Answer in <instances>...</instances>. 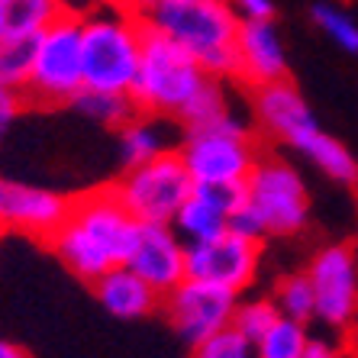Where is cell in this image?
Returning <instances> with one entry per match:
<instances>
[{
	"instance_id": "6da1fadb",
	"label": "cell",
	"mask_w": 358,
	"mask_h": 358,
	"mask_svg": "<svg viewBox=\"0 0 358 358\" xmlns=\"http://www.w3.org/2000/svg\"><path fill=\"white\" fill-rule=\"evenodd\" d=\"M139 220L126 210L113 184L71 197L65 223L45 242L75 278L94 284L110 268L126 265L139 239Z\"/></svg>"
},
{
	"instance_id": "7a4b0ae2",
	"label": "cell",
	"mask_w": 358,
	"mask_h": 358,
	"mask_svg": "<svg viewBox=\"0 0 358 358\" xmlns=\"http://www.w3.org/2000/svg\"><path fill=\"white\" fill-rule=\"evenodd\" d=\"M142 23L175 39L203 65L210 78L239 81V26L229 0H155Z\"/></svg>"
},
{
	"instance_id": "3957f363",
	"label": "cell",
	"mask_w": 358,
	"mask_h": 358,
	"mask_svg": "<svg viewBox=\"0 0 358 358\" xmlns=\"http://www.w3.org/2000/svg\"><path fill=\"white\" fill-rule=\"evenodd\" d=\"M84 87L129 94L139 71L145 23L136 13L94 0L84 10Z\"/></svg>"
},
{
	"instance_id": "277c9868",
	"label": "cell",
	"mask_w": 358,
	"mask_h": 358,
	"mask_svg": "<svg viewBox=\"0 0 358 358\" xmlns=\"http://www.w3.org/2000/svg\"><path fill=\"white\" fill-rule=\"evenodd\" d=\"M207 78L210 75L203 71V65L184 45L145 26L139 71H136L133 91H129L139 113L178 120L181 110L187 107V100L203 87Z\"/></svg>"
},
{
	"instance_id": "5b68a950",
	"label": "cell",
	"mask_w": 358,
	"mask_h": 358,
	"mask_svg": "<svg viewBox=\"0 0 358 358\" xmlns=\"http://www.w3.org/2000/svg\"><path fill=\"white\" fill-rule=\"evenodd\" d=\"M84 87V17L62 13L33 42V68L26 81L29 107H71Z\"/></svg>"
},
{
	"instance_id": "8992f818",
	"label": "cell",
	"mask_w": 358,
	"mask_h": 358,
	"mask_svg": "<svg viewBox=\"0 0 358 358\" xmlns=\"http://www.w3.org/2000/svg\"><path fill=\"white\" fill-rule=\"evenodd\" d=\"M181 159L191 171L194 184H220V181H249L252 168L259 162V139L245 120L229 110L217 123L184 129Z\"/></svg>"
},
{
	"instance_id": "52a82bcc",
	"label": "cell",
	"mask_w": 358,
	"mask_h": 358,
	"mask_svg": "<svg viewBox=\"0 0 358 358\" xmlns=\"http://www.w3.org/2000/svg\"><path fill=\"white\" fill-rule=\"evenodd\" d=\"M113 191L139 223H171L184 200L194 194V178L181 152L168 149L145 165L123 168V175L113 181Z\"/></svg>"
},
{
	"instance_id": "ba28073f",
	"label": "cell",
	"mask_w": 358,
	"mask_h": 358,
	"mask_svg": "<svg viewBox=\"0 0 358 358\" xmlns=\"http://www.w3.org/2000/svg\"><path fill=\"white\" fill-rule=\"evenodd\" d=\"M245 187L252 210L265 220L268 236H297L300 229H307L310 191L287 159L262 152Z\"/></svg>"
},
{
	"instance_id": "9c48e42d",
	"label": "cell",
	"mask_w": 358,
	"mask_h": 358,
	"mask_svg": "<svg viewBox=\"0 0 358 358\" xmlns=\"http://www.w3.org/2000/svg\"><path fill=\"white\" fill-rule=\"evenodd\" d=\"M239 297L242 294L229 291V287H220V284L184 278L175 291L165 294L162 313L168 317L171 329L194 349L203 339L233 326V313L239 307Z\"/></svg>"
},
{
	"instance_id": "30bf717a",
	"label": "cell",
	"mask_w": 358,
	"mask_h": 358,
	"mask_svg": "<svg viewBox=\"0 0 358 358\" xmlns=\"http://www.w3.org/2000/svg\"><path fill=\"white\" fill-rule=\"evenodd\" d=\"M317 291V320L329 329H352L358 323V249L333 242L307 262Z\"/></svg>"
},
{
	"instance_id": "8fae6325",
	"label": "cell",
	"mask_w": 358,
	"mask_h": 358,
	"mask_svg": "<svg viewBox=\"0 0 358 358\" xmlns=\"http://www.w3.org/2000/svg\"><path fill=\"white\" fill-rule=\"evenodd\" d=\"M262 265V242L245 239L236 229H226L223 236L210 242L187 245V278L210 281L220 287H229L236 294H245L259 275Z\"/></svg>"
},
{
	"instance_id": "7c38bea8",
	"label": "cell",
	"mask_w": 358,
	"mask_h": 358,
	"mask_svg": "<svg viewBox=\"0 0 358 358\" xmlns=\"http://www.w3.org/2000/svg\"><path fill=\"white\" fill-rule=\"evenodd\" d=\"M71 197L13 178H0V233H23L49 242L65 223Z\"/></svg>"
},
{
	"instance_id": "4fadbf2b",
	"label": "cell",
	"mask_w": 358,
	"mask_h": 358,
	"mask_svg": "<svg viewBox=\"0 0 358 358\" xmlns=\"http://www.w3.org/2000/svg\"><path fill=\"white\" fill-rule=\"evenodd\" d=\"M126 265L165 297L187 278V242L171 223H142Z\"/></svg>"
},
{
	"instance_id": "5bb4252c",
	"label": "cell",
	"mask_w": 358,
	"mask_h": 358,
	"mask_svg": "<svg viewBox=\"0 0 358 358\" xmlns=\"http://www.w3.org/2000/svg\"><path fill=\"white\" fill-rule=\"evenodd\" d=\"M252 113H255V123L262 133L268 139L284 142V145H294L303 133L320 126L310 103L303 100L300 87L291 78L265 84V87H252Z\"/></svg>"
},
{
	"instance_id": "9a60e30c",
	"label": "cell",
	"mask_w": 358,
	"mask_h": 358,
	"mask_svg": "<svg viewBox=\"0 0 358 358\" xmlns=\"http://www.w3.org/2000/svg\"><path fill=\"white\" fill-rule=\"evenodd\" d=\"M236 49H239V81L245 87H265L291 78V62L275 20H245L239 26Z\"/></svg>"
},
{
	"instance_id": "2e32d148",
	"label": "cell",
	"mask_w": 358,
	"mask_h": 358,
	"mask_svg": "<svg viewBox=\"0 0 358 358\" xmlns=\"http://www.w3.org/2000/svg\"><path fill=\"white\" fill-rule=\"evenodd\" d=\"M91 287H94V297H97L100 307L117 320L152 317V313L162 310V300H165L149 281H142L129 265L110 268L107 275H100Z\"/></svg>"
},
{
	"instance_id": "e0dca14e",
	"label": "cell",
	"mask_w": 358,
	"mask_h": 358,
	"mask_svg": "<svg viewBox=\"0 0 358 358\" xmlns=\"http://www.w3.org/2000/svg\"><path fill=\"white\" fill-rule=\"evenodd\" d=\"M300 152L313 168H320L326 178H333L342 187H358V159L342 145L336 136L323 133V126H313L310 133H303L291 145Z\"/></svg>"
},
{
	"instance_id": "ac0fdd59",
	"label": "cell",
	"mask_w": 358,
	"mask_h": 358,
	"mask_svg": "<svg viewBox=\"0 0 358 358\" xmlns=\"http://www.w3.org/2000/svg\"><path fill=\"white\" fill-rule=\"evenodd\" d=\"M68 10V0H0V39H36Z\"/></svg>"
},
{
	"instance_id": "d6986e66",
	"label": "cell",
	"mask_w": 358,
	"mask_h": 358,
	"mask_svg": "<svg viewBox=\"0 0 358 358\" xmlns=\"http://www.w3.org/2000/svg\"><path fill=\"white\" fill-rule=\"evenodd\" d=\"M117 149H120V162L123 168H136L145 162L159 159L162 152H168L165 145V133L155 123L152 113H136L129 123H123L117 129Z\"/></svg>"
},
{
	"instance_id": "ffe728a7",
	"label": "cell",
	"mask_w": 358,
	"mask_h": 358,
	"mask_svg": "<svg viewBox=\"0 0 358 358\" xmlns=\"http://www.w3.org/2000/svg\"><path fill=\"white\" fill-rule=\"evenodd\" d=\"M171 226L187 245H194V242H210L223 236L229 229V217L220 207H213L210 200H203L200 194H191L184 200V207L178 210V217L171 220Z\"/></svg>"
},
{
	"instance_id": "44dd1931",
	"label": "cell",
	"mask_w": 358,
	"mask_h": 358,
	"mask_svg": "<svg viewBox=\"0 0 358 358\" xmlns=\"http://www.w3.org/2000/svg\"><path fill=\"white\" fill-rule=\"evenodd\" d=\"M71 107H75L78 113H84L87 120H94V123L110 126V129H120V126L129 123V120L139 113L133 94L94 91V87H81L78 97L71 100Z\"/></svg>"
},
{
	"instance_id": "7402d4cb",
	"label": "cell",
	"mask_w": 358,
	"mask_h": 358,
	"mask_svg": "<svg viewBox=\"0 0 358 358\" xmlns=\"http://www.w3.org/2000/svg\"><path fill=\"white\" fill-rule=\"evenodd\" d=\"M275 303L281 310V317H291L297 323H310L317 320V291H313V281H310L307 268L303 271H291L275 284Z\"/></svg>"
},
{
	"instance_id": "603a6c76",
	"label": "cell",
	"mask_w": 358,
	"mask_h": 358,
	"mask_svg": "<svg viewBox=\"0 0 358 358\" xmlns=\"http://www.w3.org/2000/svg\"><path fill=\"white\" fill-rule=\"evenodd\" d=\"M226 113H229V97H226L223 81H220V78H207L203 87L187 100V107L181 110L178 123H181L184 129H200V126L217 123Z\"/></svg>"
},
{
	"instance_id": "cb8c5ba5",
	"label": "cell",
	"mask_w": 358,
	"mask_h": 358,
	"mask_svg": "<svg viewBox=\"0 0 358 358\" xmlns=\"http://www.w3.org/2000/svg\"><path fill=\"white\" fill-rule=\"evenodd\" d=\"M307 342H310L307 323L281 317L259 342H255V358H303Z\"/></svg>"
},
{
	"instance_id": "d4e9b609",
	"label": "cell",
	"mask_w": 358,
	"mask_h": 358,
	"mask_svg": "<svg viewBox=\"0 0 358 358\" xmlns=\"http://www.w3.org/2000/svg\"><path fill=\"white\" fill-rule=\"evenodd\" d=\"M310 17L345 55H358V23L342 7H336L329 0H320V3H313Z\"/></svg>"
},
{
	"instance_id": "484cf974",
	"label": "cell",
	"mask_w": 358,
	"mask_h": 358,
	"mask_svg": "<svg viewBox=\"0 0 358 358\" xmlns=\"http://www.w3.org/2000/svg\"><path fill=\"white\" fill-rule=\"evenodd\" d=\"M281 320L275 297H259V300H239V307L233 313V329L242 333L249 342H259L271 326Z\"/></svg>"
},
{
	"instance_id": "4316f807",
	"label": "cell",
	"mask_w": 358,
	"mask_h": 358,
	"mask_svg": "<svg viewBox=\"0 0 358 358\" xmlns=\"http://www.w3.org/2000/svg\"><path fill=\"white\" fill-rule=\"evenodd\" d=\"M33 42L36 39H0V87H26L33 68Z\"/></svg>"
},
{
	"instance_id": "83f0119b",
	"label": "cell",
	"mask_w": 358,
	"mask_h": 358,
	"mask_svg": "<svg viewBox=\"0 0 358 358\" xmlns=\"http://www.w3.org/2000/svg\"><path fill=\"white\" fill-rule=\"evenodd\" d=\"M194 358H255V342H249L233 326L194 345Z\"/></svg>"
},
{
	"instance_id": "f1b7e54d",
	"label": "cell",
	"mask_w": 358,
	"mask_h": 358,
	"mask_svg": "<svg viewBox=\"0 0 358 358\" xmlns=\"http://www.w3.org/2000/svg\"><path fill=\"white\" fill-rule=\"evenodd\" d=\"M194 194L210 200L213 207H220L226 217H233L236 210L249 203V187L245 181H220V184H194Z\"/></svg>"
},
{
	"instance_id": "f546056e",
	"label": "cell",
	"mask_w": 358,
	"mask_h": 358,
	"mask_svg": "<svg viewBox=\"0 0 358 358\" xmlns=\"http://www.w3.org/2000/svg\"><path fill=\"white\" fill-rule=\"evenodd\" d=\"M29 107V97L20 87H0V139L7 133L10 126L17 123V117Z\"/></svg>"
},
{
	"instance_id": "4dcf8cb0",
	"label": "cell",
	"mask_w": 358,
	"mask_h": 358,
	"mask_svg": "<svg viewBox=\"0 0 358 358\" xmlns=\"http://www.w3.org/2000/svg\"><path fill=\"white\" fill-rule=\"evenodd\" d=\"M229 229H236L239 236H245V239H255V242H265L268 239V226L265 220L252 210V203H245L242 210H236L233 217H229Z\"/></svg>"
},
{
	"instance_id": "1f68e13d",
	"label": "cell",
	"mask_w": 358,
	"mask_h": 358,
	"mask_svg": "<svg viewBox=\"0 0 358 358\" xmlns=\"http://www.w3.org/2000/svg\"><path fill=\"white\" fill-rule=\"evenodd\" d=\"M236 10V17L245 23V20H275L278 7L275 0H229Z\"/></svg>"
},
{
	"instance_id": "d6a6232c",
	"label": "cell",
	"mask_w": 358,
	"mask_h": 358,
	"mask_svg": "<svg viewBox=\"0 0 358 358\" xmlns=\"http://www.w3.org/2000/svg\"><path fill=\"white\" fill-rule=\"evenodd\" d=\"M303 358H352V352L345 349V345H339V342H329V339H317V336H310Z\"/></svg>"
},
{
	"instance_id": "836d02e7",
	"label": "cell",
	"mask_w": 358,
	"mask_h": 358,
	"mask_svg": "<svg viewBox=\"0 0 358 358\" xmlns=\"http://www.w3.org/2000/svg\"><path fill=\"white\" fill-rule=\"evenodd\" d=\"M103 3H113V7L126 10V13H136V17H142L145 10L155 3V0H103Z\"/></svg>"
},
{
	"instance_id": "e575fe53",
	"label": "cell",
	"mask_w": 358,
	"mask_h": 358,
	"mask_svg": "<svg viewBox=\"0 0 358 358\" xmlns=\"http://www.w3.org/2000/svg\"><path fill=\"white\" fill-rule=\"evenodd\" d=\"M0 358H33V355H29L23 345H13V342L0 339Z\"/></svg>"
}]
</instances>
